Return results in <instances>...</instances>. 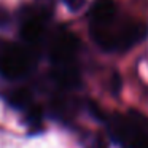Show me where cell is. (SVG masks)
I'll return each mask as SVG.
<instances>
[{"label": "cell", "mask_w": 148, "mask_h": 148, "mask_svg": "<svg viewBox=\"0 0 148 148\" xmlns=\"http://www.w3.org/2000/svg\"><path fill=\"white\" fill-rule=\"evenodd\" d=\"M70 11H80L86 5V0H62Z\"/></svg>", "instance_id": "11"}, {"label": "cell", "mask_w": 148, "mask_h": 148, "mask_svg": "<svg viewBox=\"0 0 148 148\" xmlns=\"http://www.w3.org/2000/svg\"><path fill=\"white\" fill-rule=\"evenodd\" d=\"M148 35V27L137 21H123L118 23V18L112 24L103 27H91V37L97 46L108 53L127 51L129 48L140 43Z\"/></svg>", "instance_id": "1"}, {"label": "cell", "mask_w": 148, "mask_h": 148, "mask_svg": "<svg viewBox=\"0 0 148 148\" xmlns=\"http://www.w3.org/2000/svg\"><path fill=\"white\" fill-rule=\"evenodd\" d=\"M118 18V7L115 0H94L89 8L91 27H103Z\"/></svg>", "instance_id": "5"}, {"label": "cell", "mask_w": 148, "mask_h": 148, "mask_svg": "<svg viewBox=\"0 0 148 148\" xmlns=\"http://www.w3.org/2000/svg\"><path fill=\"white\" fill-rule=\"evenodd\" d=\"M32 13L46 23L54 13V0H35Z\"/></svg>", "instance_id": "9"}, {"label": "cell", "mask_w": 148, "mask_h": 148, "mask_svg": "<svg viewBox=\"0 0 148 148\" xmlns=\"http://www.w3.org/2000/svg\"><path fill=\"white\" fill-rule=\"evenodd\" d=\"M21 37L24 43H27L29 46L38 45L45 37V21L30 11L29 16L24 18L23 27H21Z\"/></svg>", "instance_id": "6"}, {"label": "cell", "mask_w": 148, "mask_h": 148, "mask_svg": "<svg viewBox=\"0 0 148 148\" xmlns=\"http://www.w3.org/2000/svg\"><path fill=\"white\" fill-rule=\"evenodd\" d=\"M43 119V112L40 107L30 105L29 108H26V124L30 129H40Z\"/></svg>", "instance_id": "10"}, {"label": "cell", "mask_w": 148, "mask_h": 148, "mask_svg": "<svg viewBox=\"0 0 148 148\" xmlns=\"http://www.w3.org/2000/svg\"><path fill=\"white\" fill-rule=\"evenodd\" d=\"M53 80L64 89H75L81 84V77L78 69L75 67L73 62L70 64L54 65L53 70Z\"/></svg>", "instance_id": "7"}, {"label": "cell", "mask_w": 148, "mask_h": 148, "mask_svg": "<svg viewBox=\"0 0 148 148\" xmlns=\"http://www.w3.org/2000/svg\"><path fill=\"white\" fill-rule=\"evenodd\" d=\"M105 121L110 137L121 148H148V118L137 110L115 113Z\"/></svg>", "instance_id": "2"}, {"label": "cell", "mask_w": 148, "mask_h": 148, "mask_svg": "<svg viewBox=\"0 0 148 148\" xmlns=\"http://www.w3.org/2000/svg\"><path fill=\"white\" fill-rule=\"evenodd\" d=\"M8 103L14 108H19V110H26L32 105V92L26 88H19V89H14L8 94L7 97Z\"/></svg>", "instance_id": "8"}, {"label": "cell", "mask_w": 148, "mask_h": 148, "mask_svg": "<svg viewBox=\"0 0 148 148\" xmlns=\"http://www.w3.org/2000/svg\"><path fill=\"white\" fill-rule=\"evenodd\" d=\"M121 84H123V81H121V77H119V73H113V77H112V91H113V94H119V91H121Z\"/></svg>", "instance_id": "12"}, {"label": "cell", "mask_w": 148, "mask_h": 148, "mask_svg": "<svg viewBox=\"0 0 148 148\" xmlns=\"http://www.w3.org/2000/svg\"><path fill=\"white\" fill-rule=\"evenodd\" d=\"M8 21H10V16H8L7 10H3V8L0 7V27H3L8 24Z\"/></svg>", "instance_id": "13"}, {"label": "cell", "mask_w": 148, "mask_h": 148, "mask_svg": "<svg viewBox=\"0 0 148 148\" xmlns=\"http://www.w3.org/2000/svg\"><path fill=\"white\" fill-rule=\"evenodd\" d=\"M34 65V58L24 46L0 38V75L8 80L26 77Z\"/></svg>", "instance_id": "3"}, {"label": "cell", "mask_w": 148, "mask_h": 148, "mask_svg": "<svg viewBox=\"0 0 148 148\" xmlns=\"http://www.w3.org/2000/svg\"><path fill=\"white\" fill-rule=\"evenodd\" d=\"M78 48H80V42H78L77 35L69 30H61L49 43V59H51L53 65L73 62Z\"/></svg>", "instance_id": "4"}]
</instances>
